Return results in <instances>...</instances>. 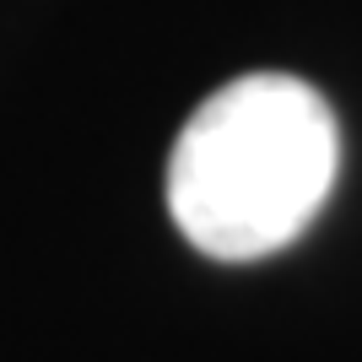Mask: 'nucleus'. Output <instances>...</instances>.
I'll return each instance as SVG.
<instances>
[{"label": "nucleus", "mask_w": 362, "mask_h": 362, "mask_svg": "<svg viewBox=\"0 0 362 362\" xmlns=\"http://www.w3.org/2000/svg\"><path fill=\"white\" fill-rule=\"evenodd\" d=\"M341 173V124L325 92L287 71L216 87L168 151L173 227L211 259H265L308 233Z\"/></svg>", "instance_id": "f257e3e1"}]
</instances>
